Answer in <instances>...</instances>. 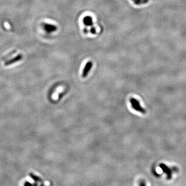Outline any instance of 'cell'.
I'll return each mask as SVG.
<instances>
[{"label": "cell", "mask_w": 186, "mask_h": 186, "mask_svg": "<svg viewBox=\"0 0 186 186\" xmlns=\"http://www.w3.org/2000/svg\"><path fill=\"white\" fill-rule=\"evenodd\" d=\"M130 102H131V105L132 106V107L133 109H134L135 110L141 112L142 113H145L146 112L145 110L143 109L141 106L140 104V102L135 98H131L130 99Z\"/></svg>", "instance_id": "6da1fadb"}, {"label": "cell", "mask_w": 186, "mask_h": 186, "mask_svg": "<svg viewBox=\"0 0 186 186\" xmlns=\"http://www.w3.org/2000/svg\"><path fill=\"white\" fill-rule=\"evenodd\" d=\"M92 62L91 61H88L86 64L84 68V69L82 72V77L83 78H85L87 76L89 72L90 71V70L91 69L92 67Z\"/></svg>", "instance_id": "7a4b0ae2"}, {"label": "cell", "mask_w": 186, "mask_h": 186, "mask_svg": "<svg viewBox=\"0 0 186 186\" xmlns=\"http://www.w3.org/2000/svg\"><path fill=\"white\" fill-rule=\"evenodd\" d=\"M83 23L85 25L87 26H91L93 24L92 19L90 16H86L83 19Z\"/></svg>", "instance_id": "3957f363"}, {"label": "cell", "mask_w": 186, "mask_h": 186, "mask_svg": "<svg viewBox=\"0 0 186 186\" xmlns=\"http://www.w3.org/2000/svg\"><path fill=\"white\" fill-rule=\"evenodd\" d=\"M44 29L46 31H48V32H54L57 30V27L55 25L46 24H45L44 25Z\"/></svg>", "instance_id": "277c9868"}, {"label": "cell", "mask_w": 186, "mask_h": 186, "mask_svg": "<svg viewBox=\"0 0 186 186\" xmlns=\"http://www.w3.org/2000/svg\"><path fill=\"white\" fill-rule=\"evenodd\" d=\"M29 176L31 177V178L32 179H33L35 181H36L37 182H42V180L40 177H39V176L35 175L34 174H33L32 173H29Z\"/></svg>", "instance_id": "5b68a950"}, {"label": "cell", "mask_w": 186, "mask_h": 186, "mask_svg": "<svg viewBox=\"0 0 186 186\" xmlns=\"http://www.w3.org/2000/svg\"><path fill=\"white\" fill-rule=\"evenodd\" d=\"M90 32H91L92 34H96V29H95V27H92L91 28V29H90Z\"/></svg>", "instance_id": "8992f818"}, {"label": "cell", "mask_w": 186, "mask_h": 186, "mask_svg": "<svg viewBox=\"0 0 186 186\" xmlns=\"http://www.w3.org/2000/svg\"><path fill=\"white\" fill-rule=\"evenodd\" d=\"M24 185H33V184H32L31 183L29 182V181H26V182L24 183Z\"/></svg>", "instance_id": "52a82bcc"}]
</instances>
